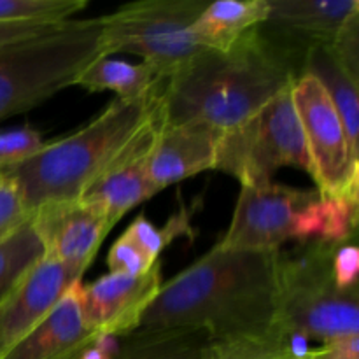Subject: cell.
I'll use <instances>...</instances> for the list:
<instances>
[{"label":"cell","instance_id":"obj_1","mask_svg":"<svg viewBox=\"0 0 359 359\" xmlns=\"http://www.w3.org/2000/svg\"><path fill=\"white\" fill-rule=\"evenodd\" d=\"M279 252L233 251L214 245L151 302L139 332L193 330L210 340L272 337Z\"/></svg>","mask_w":359,"mask_h":359},{"label":"cell","instance_id":"obj_2","mask_svg":"<svg viewBox=\"0 0 359 359\" xmlns=\"http://www.w3.org/2000/svg\"><path fill=\"white\" fill-rule=\"evenodd\" d=\"M302 67L304 55L255 28L230 49H203L165 79V123L198 121L226 132L293 86Z\"/></svg>","mask_w":359,"mask_h":359},{"label":"cell","instance_id":"obj_3","mask_svg":"<svg viewBox=\"0 0 359 359\" xmlns=\"http://www.w3.org/2000/svg\"><path fill=\"white\" fill-rule=\"evenodd\" d=\"M161 90L144 100H112L93 121L37 154L0 172L16 186L28 212L48 202L79 198L112 163L156 105Z\"/></svg>","mask_w":359,"mask_h":359},{"label":"cell","instance_id":"obj_4","mask_svg":"<svg viewBox=\"0 0 359 359\" xmlns=\"http://www.w3.org/2000/svg\"><path fill=\"white\" fill-rule=\"evenodd\" d=\"M339 245L302 242L277 255L273 332L321 344L359 335V286L342 290L333 276Z\"/></svg>","mask_w":359,"mask_h":359},{"label":"cell","instance_id":"obj_5","mask_svg":"<svg viewBox=\"0 0 359 359\" xmlns=\"http://www.w3.org/2000/svg\"><path fill=\"white\" fill-rule=\"evenodd\" d=\"M104 56L100 18L67 20L53 30L0 48V121L74 86Z\"/></svg>","mask_w":359,"mask_h":359},{"label":"cell","instance_id":"obj_6","mask_svg":"<svg viewBox=\"0 0 359 359\" xmlns=\"http://www.w3.org/2000/svg\"><path fill=\"white\" fill-rule=\"evenodd\" d=\"M291 88L233 128L221 132L214 170L224 172L242 186L265 184L284 167L311 174L300 119Z\"/></svg>","mask_w":359,"mask_h":359},{"label":"cell","instance_id":"obj_7","mask_svg":"<svg viewBox=\"0 0 359 359\" xmlns=\"http://www.w3.org/2000/svg\"><path fill=\"white\" fill-rule=\"evenodd\" d=\"M205 0H140L100 16L104 56L137 55L168 79L203 49L193 41L191 25Z\"/></svg>","mask_w":359,"mask_h":359},{"label":"cell","instance_id":"obj_8","mask_svg":"<svg viewBox=\"0 0 359 359\" xmlns=\"http://www.w3.org/2000/svg\"><path fill=\"white\" fill-rule=\"evenodd\" d=\"M311 160V177L323 198L359 195V160L349 147L346 130L323 84L302 74L291 88Z\"/></svg>","mask_w":359,"mask_h":359},{"label":"cell","instance_id":"obj_9","mask_svg":"<svg viewBox=\"0 0 359 359\" xmlns=\"http://www.w3.org/2000/svg\"><path fill=\"white\" fill-rule=\"evenodd\" d=\"M319 196L318 189L291 188L273 181L242 186L230 226L216 248L279 252L294 237L298 214Z\"/></svg>","mask_w":359,"mask_h":359},{"label":"cell","instance_id":"obj_10","mask_svg":"<svg viewBox=\"0 0 359 359\" xmlns=\"http://www.w3.org/2000/svg\"><path fill=\"white\" fill-rule=\"evenodd\" d=\"M30 223L46 258L55 259L77 279H83L114 226L100 203L83 196L42 203L30 214Z\"/></svg>","mask_w":359,"mask_h":359},{"label":"cell","instance_id":"obj_11","mask_svg":"<svg viewBox=\"0 0 359 359\" xmlns=\"http://www.w3.org/2000/svg\"><path fill=\"white\" fill-rule=\"evenodd\" d=\"M163 123V100L160 95L151 114L133 133L121 153L81 195L83 198L100 203L112 224L118 223L133 207L153 198L158 193L149 177V160Z\"/></svg>","mask_w":359,"mask_h":359},{"label":"cell","instance_id":"obj_12","mask_svg":"<svg viewBox=\"0 0 359 359\" xmlns=\"http://www.w3.org/2000/svg\"><path fill=\"white\" fill-rule=\"evenodd\" d=\"M161 284V262L144 276L112 273L81 286L83 319L102 339L125 337L135 332L144 312L154 300Z\"/></svg>","mask_w":359,"mask_h":359},{"label":"cell","instance_id":"obj_13","mask_svg":"<svg viewBox=\"0 0 359 359\" xmlns=\"http://www.w3.org/2000/svg\"><path fill=\"white\" fill-rule=\"evenodd\" d=\"M79 280L55 259L42 256L0 309V356L41 325Z\"/></svg>","mask_w":359,"mask_h":359},{"label":"cell","instance_id":"obj_14","mask_svg":"<svg viewBox=\"0 0 359 359\" xmlns=\"http://www.w3.org/2000/svg\"><path fill=\"white\" fill-rule=\"evenodd\" d=\"M356 13L358 0H269V18L259 28L279 44L305 56L314 46H332Z\"/></svg>","mask_w":359,"mask_h":359},{"label":"cell","instance_id":"obj_15","mask_svg":"<svg viewBox=\"0 0 359 359\" xmlns=\"http://www.w3.org/2000/svg\"><path fill=\"white\" fill-rule=\"evenodd\" d=\"M81 280L74 283L51 314L0 359H83L104 342L84 323L81 312Z\"/></svg>","mask_w":359,"mask_h":359},{"label":"cell","instance_id":"obj_16","mask_svg":"<svg viewBox=\"0 0 359 359\" xmlns=\"http://www.w3.org/2000/svg\"><path fill=\"white\" fill-rule=\"evenodd\" d=\"M219 137V130L205 123H163L149 160V177L158 191L214 168Z\"/></svg>","mask_w":359,"mask_h":359},{"label":"cell","instance_id":"obj_17","mask_svg":"<svg viewBox=\"0 0 359 359\" xmlns=\"http://www.w3.org/2000/svg\"><path fill=\"white\" fill-rule=\"evenodd\" d=\"M269 18V0H217L207 4L191 25L198 48L224 51Z\"/></svg>","mask_w":359,"mask_h":359},{"label":"cell","instance_id":"obj_18","mask_svg":"<svg viewBox=\"0 0 359 359\" xmlns=\"http://www.w3.org/2000/svg\"><path fill=\"white\" fill-rule=\"evenodd\" d=\"M302 74H311L323 84L342 121L351 151L359 160V84L347 76L328 46H314L305 51Z\"/></svg>","mask_w":359,"mask_h":359},{"label":"cell","instance_id":"obj_19","mask_svg":"<svg viewBox=\"0 0 359 359\" xmlns=\"http://www.w3.org/2000/svg\"><path fill=\"white\" fill-rule=\"evenodd\" d=\"M161 77L149 63H128L111 56H100L77 77V86L88 91L111 90L119 100L135 102L156 95L163 88Z\"/></svg>","mask_w":359,"mask_h":359},{"label":"cell","instance_id":"obj_20","mask_svg":"<svg viewBox=\"0 0 359 359\" xmlns=\"http://www.w3.org/2000/svg\"><path fill=\"white\" fill-rule=\"evenodd\" d=\"M356 224L358 200L319 196L297 216L293 238L342 245L353 241Z\"/></svg>","mask_w":359,"mask_h":359},{"label":"cell","instance_id":"obj_21","mask_svg":"<svg viewBox=\"0 0 359 359\" xmlns=\"http://www.w3.org/2000/svg\"><path fill=\"white\" fill-rule=\"evenodd\" d=\"M209 335L193 330L135 332L121 337L111 359H205Z\"/></svg>","mask_w":359,"mask_h":359},{"label":"cell","instance_id":"obj_22","mask_svg":"<svg viewBox=\"0 0 359 359\" xmlns=\"http://www.w3.org/2000/svg\"><path fill=\"white\" fill-rule=\"evenodd\" d=\"M42 256L44 251L30 219L0 242V309Z\"/></svg>","mask_w":359,"mask_h":359},{"label":"cell","instance_id":"obj_23","mask_svg":"<svg viewBox=\"0 0 359 359\" xmlns=\"http://www.w3.org/2000/svg\"><path fill=\"white\" fill-rule=\"evenodd\" d=\"M302 340L273 333L265 339H216L210 340L205 359H293L305 356L298 351Z\"/></svg>","mask_w":359,"mask_h":359},{"label":"cell","instance_id":"obj_24","mask_svg":"<svg viewBox=\"0 0 359 359\" xmlns=\"http://www.w3.org/2000/svg\"><path fill=\"white\" fill-rule=\"evenodd\" d=\"M86 0H0V23L28 20H70Z\"/></svg>","mask_w":359,"mask_h":359},{"label":"cell","instance_id":"obj_25","mask_svg":"<svg viewBox=\"0 0 359 359\" xmlns=\"http://www.w3.org/2000/svg\"><path fill=\"white\" fill-rule=\"evenodd\" d=\"M158 259L151 258L146 249L125 230V233L112 244L107 256L109 272L126 276H144L153 269Z\"/></svg>","mask_w":359,"mask_h":359},{"label":"cell","instance_id":"obj_26","mask_svg":"<svg viewBox=\"0 0 359 359\" xmlns=\"http://www.w3.org/2000/svg\"><path fill=\"white\" fill-rule=\"evenodd\" d=\"M46 144L44 137L28 126L0 132V172L32 158Z\"/></svg>","mask_w":359,"mask_h":359},{"label":"cell","instance_id":"obj_27","mask_svg":"<svg viewBox=\"0 0 359 359\" xmlns=\"http://www.w3.org/2000/svg\"><path fill=\"white\" fill-rule=\"evenodd\" d=\"M328 48L347 76L359 83V13L349 18Z\"/></svg>","mask_w":359,"mask_h":359},{"label":"cell","instance_id":"obj_28","mask_svg":"<svg viewBox=\"0 0 359 359\" xmlns=\"http://www.w3.org/2000/svg\"><path fill=\"white\" fill-rule=\"evenodd\" d=\"M30 219L16 186L0 177V242Z\"/></svg>","mask_w":359,"mask_h":359},{"label":"cell","instance_id":"obj_29","mask_svg":"<svg viewBox=\"0 0 359 359\" xmlns=\"http://www.w3.org/2000/svg\"><path fill=\"white\" fill-rule=\"evenodd\" d=\"M67 21V20H63ZM62 20H28V21H4L0 23V48L13 42L25 41L35 35L46 34L63 23Z\"/></svg>","mask_w":359,"mask_h":359},{"label":"cell","instance_id":"obj_30","mask_svg":"<svg viewBox=\"0 0 359 359\" xmlns=\"http://www.w3.org/2000/svg\"><path fill=\"white\" fill-rule=\"evenodd\" d=\"M359 272V249L354 244H342L333 255V276L337 286L342 290L358 286Z\"/></svg>","mask_w":359,"mask_h":359},{"label":"cell","instance_id":"obj_31","mask_svg":"<svg viewBox=\"0 0 359 359\" xmlns=\"http://www.w3.org/2000/svg\"><path fill=\"white\" fill-rule=\"evenodd\" d=\"M126 231L146 249V252L151 258L160 259V255L163 252V249L167 248V242H165L161 230H158L144 214L137 216L135 219L132 221V224L126 228Z\"/></svg>","mask_w":359,"mask_h":359},{"label":"cell","instance_id":"obj_32","mask_svg":"<svg viewBox=\"0 0 359 359\" xmlns=\"http://www.w3.org/2000/svg\"><path fill=\"white\" fill-rule=\"evenodd\" d=\"M307 359H359V335L323 344L321 349L309 351Z\"/></svg>","mask_w":359,"mask_h":359},{"label":"cell","instance_id":"obj_33","mask_svg":"<svg viewBox=\"0 0 359 359\" xmlns=\"http://www.w3.org/2000/svg\"><path fill=\"white\" fill-rule=\"evenodd\" d=\"M293 359H307L305 356H302V358H293Z\"/></svg>","mask_w":359,"mask_h":359}]
</instances>
